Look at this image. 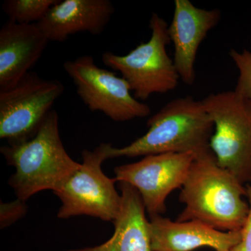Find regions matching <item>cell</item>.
I'll use <instances>...</instances> for the list:
<instances>
[{
    "instance_id": "cell-3",
    "label": "cell",
    "mask_w": 251,
    "mask_h": 251,
    "mask_svg": "<svg viewBox=\"0 0 251 251\" xmlns=\"http://www.w3.org/2000/svg\"><path fill=\"white\" fill-rule=\"evenodd\" d=\"M145 135L124 148L108 149V159L166 153H196L211 151L214 124L202 100L193 97L175 99L150 117Z\"/></svg>"
},
{
    "instance_id": "cell-10",
    "label": "cell",
    "mask_w": 251,
    "mask_h": 251,
    "mask_svg": "<svg viewBox=\"0 0 251 251\" xmlns=\"http://www.w3.org/2000/svg\"><path fill=\"white\" fill-rule=\"evenodd\" d=\"M220 19L219 9H201L189 0H175L174 16L168 31L174 44L175 67L186 85L194 83L195 62L198 49Z\"/></svg>"
},
{
    "instance_id": "cell-16",
    "label": "cell",
    "mask_w": 251,
    "mask_h": 251,
    "mask_svg": "<svg viewBox=\"0 0 251 251\" xmlns=\"http://www.w3.org/2000/svg\"><path fill=\"white\" fill-rule=\"evenodd\" d=\"M229 56L239 69V75L234 92L251 107V52L232 49Z\"/></svg>"
},
{
    "instance_id": "cell-6",
    "label": "cell",
    "mask_w": 251,
    "mask_h": 251,
    "mask_svg": "<svg viewBox=\"0 0 251 251\" xmlns=\"http://www.w3.org/2000/svg\"><path fill=\"white\" fill-rule=\"evenodd\" d=\"M109 145L100 144L93 151L84 150L80 168L54 192L62 202L59 219L83 215L112 222L116 219L121 207V194L115 188L116 179L109 178L101 168L102 163L108 159Z\"/></svg>"
},
{
    "instance_id": "cell-13",
    "label": "cell",
    "mask_w": 251,
    "mask_h": 251,
    "mask_svg": "<svg viewBox=\"0 0 251 251\" xmlns=\"http://www.w3.org/2000/svg\"><path fill=\"white\" fill-rule=\"evenodd\" d=\"M49 39L36 24L4 23L0 29V92L12 88L40 59Z\"/></svg>"
},
{
    "instance_id": "cell-15",
    "label": "cell",
    "mask_w": 251,
    "mask_h": 251,
    "mask_svg": "<svg viewBox=\"0 0 251 251\" xmlns=\"http://www.w3.org/2000/svg\"><path fill=\"white\" fill-rule=\"evenodd\" d=\"M59 0H6L2 9L9 21L17 24H36Z\"/></svg>"
},
{
    "instance_id": "cell-18",
    "label": "cell",
    "mask_w": 251,
    "mask_h": 251,
    "mask_svg": "<svg viewBox=\"0 0 251 251\" xmlns=\"http://www.w3.org/2000/svg\"><path fill=\"white\" fill-rule=\"evenodd\" d=\"M247 199L250 211L247 221L242 229L241 240L227 251H251V184L247 185Z\"/></svg>"
},
{
    "instance_id": "cell-9",
    "label": "cell",
    "mask_w": 251,
    "mask_h": 251,
    "mask_svg": "<svg viewBox=\"0 0 251 251\" xmlns=\"http://www.w3.org/2000/svg\"><path fill=\"white\" fill-rule=\"evenodd\" d=\"M196 157L192 152L149 155L141 161L116 167L114 178L136 188L150 217L161 215L167 210V198L182 187Z\"/></svg>"
},
{
    "instance_id": "cell-4",
    "label": "cell",
    "mask_w": 251,
    "mask_h": 251,
    "mask_svg": "<svg viewBox=\"0 0 251 251\" xmlns=\"http://www.w3.org/2000/svg\"><path fill=\"white\" fill-rule=\"evenodd\" d=\"M150 28V40L140 43L128 54L105 52L101 56L106 67L121 74L138 100H147L153 94L168 93L177 87L180 79L174 60L167 52V46L171 42L168 23L153 13Z\"/></svg>"
},
{
    "instance_id": "cell-2",
    "label": "cell",
    "mask_w": 251,
    "mask_h": 251,
    "mask_svg": "<svg viewBox=\"0 0 251 251\" xmlns=\"http://www.w3.org/2000/svg\"><path fill=\"white\" fill-rule=\"evenodd\" d=\"M6 163L15 168L9 186L18 199L27 201L45 190L55 192L80 168L63 145L59 130V117L52 109L36 134L16 145L1 147Z\"/></svg>"
},
{
    "instance_id": "cell-14",
    "label": "cell",
    "mask_w": 251,
    "mask_h": 251,
    "mask_svg": "<svg viewBox=\"0 0 251 251\" xmlns=\"http://www.w3.org/2000/svg\"><path fill=\"white\" fill-rule=\"evenodd\" d=\"M122 203L113 221L115 231L107 242L94 247L65 251H153L145 204L136 188L119 182Z\"/></svg>"
},
{
    "instance_id": "cell-11",
    "label": "cell",
    "mask_w": 251,
    "mask_h": 251,
    "mask_svg": "<svg viewBox=\"0 0 251 251\" xmlns=\"http://www.w3.org/2000/svg\"><path fill=\"white\" fill-rule=\"evenodd\" d=\"M149 229L153 251H192L203 247L227 251L242 238V229L223 232L196 220L173 221L161 215L150 216Z\"/></svg>"
},
{
    "instance_id": "cell-8",
    "label": "cell",
    "mask_w": 251,
    "mask_h": 251,
    "mask_svg": "<svg viewBox=\"0 0 251 251\" xmlns=\"http://www.w3.org/2000/svg\"><path fill=\"white\" fill-rule=\"evenodd\" d=\"M64 89L57 79L30 72L12 88L0 92V138L10 145L32 138Z\"/></svg>"
},
{
    "instance_id": "cell-1",
    "label": "cell",
    "mask_w": 251,
    "mask_h": 251,
    "mask_svg": "<svg viewBox=\"0 0 251 251\" xmlns=\"http://www.w3.org/2000/svg\"><path fill=\"white\" fill-rule=\"evenodd\" d=\"M247 186L219 166L211 151L198 155L181 188L184 210L177 221L196 220L223 232L240 231L250 204Z\"/></svg>"
},
{
    "instance_id": "cell-7",
    "label": "cell",
    "mask_w": 251,
    "mask_h": 251,
    "mask_svg": "<svg viewBox=\"0 0 251 251\" xmlns=\"http://www.w3.org/2000/svg\"><path fill=\"white\" fill-rule=\"evenodd\" d=\"M64 71L76 87L77 95L92 112H100L112 121L144 118L151 108L131 94L127 81L98 67L93 57L81 56L64 63Z\"/></svg>"
},
{
    "instance_id": "cell-5",
    "label": "cell",
    "mask_w": 251,
    "mask_h": 251,
    "mask_svg": "<svg viewBox=\"0 0 251 251\" xmlns=\"http://www.w3.org/2000/svg\"><path fill=\"white\" fill-rule=\"evenodd\" d=\"M214 124L209 148L220 166L242 184H251V107L234 91L202 100Z\"/></svg>"
},
{
    "instance_id": "cell-12",
    "label": "cell",
    "mask_w": 251,
    "mask_h": 251,
    "mask_svg": "<svg viewBox=\"0 0 251 251\" xmlns=\"http://www.w3.org/2000/svg\"><path fill=\"white\" fill-rule=\"evenodd\" d=\"M110 0H59L36 23L49 41L63 42L77 33H103L115 14Z\"/></svg>"
},
{
    "instance_id": "cell-17",
    "label": "cell",
    "mask_w": 251,
    "mask_h": 251,
    "mask_svg": "<svg viewBox=\"0 0 251 251\" xmlns=\"http://www.w3.org/2000/svg\"><path fill=\"white\" fill-rule=\"evenodd\" d=\"M27 206L25 201L18 199L13 202L1 203L0 226L1 228L9 227L25 215Z\"/></svg>"
}]
</instances>
